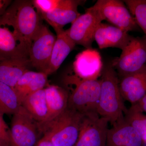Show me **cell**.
<instances>
[{
  "label": "cell",
  "mask_w": 146,
  "mask_h": 146,
  "mask_svg": "<svg viewBox=\"0 0 146 146\" xmlns=\"http://www.w3.org/2000/svg\"><path fill=\"white\" fill-rule=\"evenodd\" d=\"M76 45L65 30L57 35L46 74L49 75L57 70Z\"/></svg>",
  "instance_id": "19"
},
{
  "label": "cell",
  "mask_w": 146,
  "mask_h": 146,
  "mask_svg": "<svg viewBox=\"0 0 146 146\" xmlns=\"http://www.w3.org/2000/svg\"><path fill=\"white\" fill-rule=\"evenodd\" d=\"M78 8L60 9L39 14L42 19L52 27L57 35L64 31L63 28L65 26L69 23L72 24L80 15Z\"/></svg>",
  "instance_id": "21"
},
{
  "label": "cell",
  "mask_w": 146,
  "mask_h": 146,
  "mask_svg": "<svg viewBox=\"0 0 146 146\" xmlns=\"http://www.w3.org/2000/svg\"><path fill=\"white\" fill-rule=\"evenodd\" d=\"M119 87L123 99L131 104L138 103L146 94V63L139 70L121 77Z\"/></svg>",
  "instance_id": "12"
},
{
  "label": "cell",
  "mask_w": 146,
  "mask_h": 146,
  "mask_svg": "<svg viewBox=\"0 0 146 146\" xmlns=\"http://www.w3.org/2000/svg\"><path fill=\"white\" fill-rule=\"evenodd\" d=\"M48 76L44 73L28 70L24 73L13 88L20 103L29 95L44 89Z\"/></svg>",
  "instance_id": "17"
},
{
  "label": "cell",
  "mask_w": 146,
  "mask_h": 146,
  "mask_svg": "<svg viewBox=\"0 0 146 146\" xmlns=\"http://www.w3.org/2000/svg\"><path fill=\"white\" fill-rule=\"evenodd\" d=\"M21 106L14 89L0 82V115H14Z\"/></svg>",
  "instance_id": "22"
},
{
  "label": "cell",
  "mask_w": 146,
  "mask_h": 146,
  "mask_svg": "<svg viewBox=\"0 0 146 146\" xmlns=\"http://www.w3.org/2000/svg\"><path fill=\"white\" fill-rule=\"evenodd\" d=\"M35 9L33 1L17 0L11 3L0 18L3 25L12 27L18 39L29 47L43 25L42 16Z\"/></svg>",
  "instance_id": "1"
},
{
  "label": "cell",
  "mask_w": 146,
  "mask_h": 146,
  "mask_svg": "<svg viewBox=\"0 0 146 146\" xmlns=\"http://www.w3.org/2000/svg\"><path fill=\"white\" fill-rule=\"evenodd\" d=\"M44 91L48 112L44 122L52 120L64 112L68 108L69 99L67 90L56 85L48 84Z\"/></svg>",
  "instance_id": "18"
},
{
  "label": "cell",
  "mask_w": 146,
  "mask_h": 146,
  "mask_svg": "<svg viewBox=\"0 0 146 146\" xmlns=\"http://www.w3.org/2000/svg\"><path fill=\"white\" fill-rule=\"evenodd\" d=\"M0 146H5L3 145H1V144H0Z\"/></svg>",
  "instance_id": "30"
},
{
  "label": "cell",
  "mask_w": 146,
  "mask_h": 146,
  "mask_svg": "<svg viewBox=\"0 0 146 146\" xmlns=\"http://www.w3.org/2000/svg\"><path fill=\"white\" fill-rule=\"evenodd\" d=\"M98 113L108 120L112 126L124 121L127 111L120 93L119 80L112 64L103 68Z\"/></svg>",
  "instance_id": "2"
},
{
  "label": "cell",
  "mask_w": 146,
  "mask_h": 146,
  "mask_svg": "<svg viewBox=\"0 0 146 146\" xmlns=\"http://www.w3.org/2000/svg\"><path fill=\"white\" fill-rule=\"evenodd\" d=\"M41 135L37 122L21 106L11 119V146H34Z\"/></svg>",
  "instance_id": "6"
},
{
  "label": "cell",
  "mask_w": 146,
  "mask_h": 146,
  "mask_svg": "<svg viewBox=\"0 0 146 146\" xmlns=\"http://www.w3.org/2000/svg\"><path fill=\"white\" fill-rule=\"evenodd\" d=\"M21 106L36 122H44L46 119L48 112L44 89L29 95L22 102Z\"/></svg>",
  "instance_id": "20"
},
{
  "label": "cell",
  "mask_w": 146,
  "mask_h": 146,
  "mask_svg": "<svg viewBox=\"0 0 146 146\" xmlns=\"http://www.w3.org/2000/svg\"><path fill=\"white\" fill-rule=\"evenodd\" d=\"M100 11L104 20L127 32L136 31L138 25L123 1L98 0L94 5Z\"/></svg>",
  "instance_id": "10"
},
{
  "label": "cell",
  "mask_w": 146,
  "mask_h": 146,
  "mask_svg": "<svg viewBox=\"0 0 146 146\" xmlns=\"http://www.w3.org/2000/svg\"><path fill=\"white\" fill-rule=\"evenodd\" d=\"M132 36L119 28L101 23L97 28L94 35L100 49L115 48L124 50Z\"/></svg>",
  "instance_id": "13"
},
{
  "label": "cell",
  "mask_w": 146,
  "mask_h": 146,
  "mask_svg": "<svg viewBox=\"0 0 146 146\" xmlns=\"http://www.w3.org/2000/svg\"><path fill=\"white\" fill-rule=\"evenodd\" d=\"M82 115L68 108L52 119L37 123L42 136L54 146H74L78 138Z\"/></svg>",
  "instance_id": "3"
},
{
  "label": "cell",
  "mask_w": 146,
  "mask_h": 146,
  "mask_svg": "<svg viewBox=\"0 0 146 146\" xmlns=\"http://www.w3.org/2000/svg\"><path fill=\"white\" fill-rule=\"evenodd\" d=\"M34 146H54L50 140L42 136Z\"/></svg>",
  "instance_id": "28"
},
{
  "label": "cell",
  "mask_w": 146,
  "mask_h": 146,
  "mask_svg": "<svg viewBox=\"0 0 146 146\" xmlns=\"http://www.w3.org/2000/svg\"><path fill=\"white\" fill-rule=\"evenodd\" d=\"M11 2V1L0 0V17L3 16Z\"/></svg>",
  "instance_id": "27"
},
{
  "label": "cell",
  "mask_w": 146,
  "mask_h": 146,
  "mask_svg": "<svg viewBox=\"0 0 146 146\" xmlns=\"http://www.w3.org/2000/svg\"><path fill=\"white\" fill-rule=\"evenodd\" d=\"M109 123L98 113L82 115L78 138L74 146H106Z\"/></svg>",
  "instance_id": "8"
},
{
  "label": "cell",
  "mask_w": 146,
  "mask_h": 146,
  "mask_svg": "<svg viewBox=\"0 0 146 146\" xmlns=\"http://www.w3.org/2000/svg\"><path fill=\"white\" fill-rule=\"evenodd\" d=\"M104 21L100 11L95 5L87 9L72 23L70 29L65 30L76 45L86 49L92 48L94 35L98 27Z\"/></svg>",
  "instance_id": "5"
},
{
  "label": "cell",
  "mask_w": 146,
  "mask_h": 146,
  "mask_svg": "<svg viewBox=\"0 0 146 146\" xmlns=\"http://www.w3.org/2000/svg\"><path fill=\"white\" fill-rule=\"evenodd\" d=\"M137 103L142 111L146 112V94Z\"/></svg>",
  "instance_id": "29"
},
{
  "label": "cell",
  "mask_w": 146,
  "mask_h": 146,
  "mask_svg": "<svg viewBox=\"0 0 146 146\" xmlns=\"http://www.w3.org/2000/svg\"><path fill=\"white\" fill-rule=\"evenodd\" d=\"M84 1L77 0H34L35 7L39 13L60 9L78 7Z\"/></svg>",
  "instance_id": "24"
},
{
  "label": "cell",
  "mask_w": 146,
  "mask_h": 146,
  "mask_svg": "<svg viewBox=\"0 0 146 146\" xmlns=\"http://www.w3.org/2000/svg\"><path fill=\"white\" fill-rule=\"evenodd\" d=\"M0 144L5 146H11L10 128L4 119L3 115H0Z\"/></svg>",
  "instance_id": "26"
},
{
  "label": "cell",
  "mask_w": 146,
  "mask_h": 146,
  "mask_svg": "<svg viewBox=\"0 0 146 146\" xmlns=\"http://www.w3.org/2000/svg\"><path fill=\"white\" fill-rule=\"evenodd\" d=\"M138 104H131L124 116V121L141 135L146 143V116Z\"/></svg>",
  "instance_id": "23"
},
{
  "label": "cell",
  "mask_w": 146,
  "mask_h": 146,
  "mask_svg": "<svg viewBox=\"0 0 146 146\" xmlns=\"http://www.w3.org/2000/svg\"><path fill=\"white\" fill-rule=\"evenodd\" d=\"M65 82L69 89L68 108L83 115L98 113L100 80H83L73 74L66 77Z\"/></svg>",
  "instance_id": "4"
},
{
  "label": "cell",
  "mask_w": 146,
  "mask_h": 146,
  "mask_svg": "<svg viewBox=\"0 0 146 146\" xmlns=\"http://www.w3.org/2000/svg\"><path fill=\"white\" fill-rule=\"evenodd\" d=\"M56 36L43 24L32 40L29 50L31 67L46 74Z\"/></svg>",
  "instance_id": "9"
},
{
  "label": "cell",
  "mask_w": 146,
  "mask_h": 146,
  "mask_svg": "<svg viewBox=\"0 0 146 146\" xmlns=\"http://www.w3.org/2000/svg\"><path fill=\"white\" fill-rule=\"evenodd\" d=\"M140 134L124 121L108 129L106 146H143Z\"/></svg>",
  "instance_id": "15"
},
{
  "label": "cell",
  "mask_w": 146,
  "mask_h": 146,
  "mask_svg": "<svg viewBox=\"0 0 146 146\" xmlns=\"http://www.w3.org/2000/svg\"><path fill=\"white\" fill-rule=\"evenodd\" d=\"M123 1L146 36V0H125Z\"/></svg>",
  "instance_id": "25"
},
{
  "label": "cell",
  "mask_w": 146,
  "mask_h": 146,
  "mask_svg": "<svg viewBox=\"0 0 146 146\" xmlns=\"http://www.w3.org/2000/svg\"><path fill=\"white\" fill-rule=\"evenodd\" d=\"M1 18V17H0ZM30 47L23 44L0 20V60L16 58H29Z\"/></svg>",
  "instance_id": "14"
},
{
  "label": "cell",
  "mask_w": 146,
  "mask_h": 146,
  "mask_svg": "<svg viewBox=\"0 0 146 146\" xmlns=\"http://www.w3.org/2000/svg\"><path fill=\"white\" fill-rule=\"evenodd\" d=\"M31 67L29 58H16L0 60V82L14 88L24 73Z\"/></svg>",
  "instance_id": "16"
},
{
  "label": "cell",
  "mask_w": 146,
  "mask_h": 146,
  "mask_svg": "<svg viewBox=\"0 0 146 146\" xmlns=\"http://www.w3.org/2000/svg\"><path fill=\"white\" fill-rule=\"evenodd\" d=\"M146 63V36L133 37L119 57L113 60L112 67L120 77L139 70Z\"/></svg>",
  "instance_id": "7"
},
{
  "label": "cell",
  "mask_w": 146,
  "mask_h": 146,
  "mask_svg": "<svg viewBox=\"0 0 146 146\" xmlns=\"http://www.w3.org/2000/svg\"><path fill=\"white\" fill-rule=\"evenodd\" d=\"M102 70L101 56L92 48L86 49L77 55L73 63L75 75L83 80L98 79Z\"/></svg>",
  "instance_id": "11"
}]
</instances>
